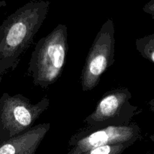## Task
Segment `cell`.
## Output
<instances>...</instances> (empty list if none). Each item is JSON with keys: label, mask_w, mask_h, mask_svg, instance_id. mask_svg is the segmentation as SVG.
I'll return each mask as SVG.
<instances>
[{"label": "cell", "mask_w": 154, "mask_h": 154, "mask_svg": "<svg viewBox=\"0 0 154 154\" xmlns=\"http://www.w3.org/2000/svg\"><path fill=\"white\" fill-rule=\"evenodd\" d=\"M50 2L32 0L9 15L0 26V81L14 70L48 16Z\"/></svg>", "instance_id": "cell-1"}, {"label": "cell", "mask_w": 154, "mask_h": 154, "mask_svg": "<svg viewBox=\"0 0 154 154\" xmlns=\"http://www.w3.org/2000/svg\"><path fill=\"white\" fill-rule=\"evenodd\" d=\"M68 48L67 26L63 23L37 42L28 67L34 85L47 89L60 78L66 66Z\"/></svg>", "instance_id": "cell-2"}, {"label": "cell", "mask_w": 154, "mask_h": 154, "mask_svg": "<svg viewBox=\"0 0 154 154\" xmlns=\"http://www.w3.org/2000/svg\"><path fill=\"white\" fill-rule=\"evenodd\" d=\"M50 105V100L45 97L32 104L23 95L11 96L4 93L0 97V141L26 132L33 126Z\"/></svg>", "instance_id": "cell-3"}, {"label": "cell", "mask_w": 154, "mask_h": 154, "mask_svg": "<svg viewBox=\"0 0 154 154\" xmlns=\"http://www.w3.org/2000/svg\"><path fill=\"white\" fill-rule=\"evenodd\" d=\"M114 24L111 19L105 21L98 32L86 58L81 73L83 91H90L99 84L102 75L114 63Z\"/></svg>", "instance_id": "cell-4"}, {"label": "cell", "mask_w": 154, "mask_h": 154, "mask_svg": "<svg viewBox=\"0 0 154 154\" xmlns=\"http://www.w3.org/2000/svg\"><path fill=\"white\" fill-rule=\"evenodd\" d=\"M131 98L130 91L125 87L107 92L84 123L93 128L128 126L138 110L129 102Z\"/></svg>", "instance_id": "cell-5"}, {"label": "cell", "mask_w": 154, "mask_h": 154, "mask_svg": "<svg viewBox=\"0 0 154 154\" xmlns=\"http://www.w3.org/2000/svg\"><path fill=\"white\" fill-rule=\"evenodd\" d=\"M140 137L141 129L135 123L122 126H87L71 137L69 141L70 148L66 154H81L90 149L108 144H133Z\"/></svg>", "instance_id": "cell-6"}, {"label": "cell", "mask_w": 154, "mask_h": 154, "mask_svg": "<svg viewBox=\"0 0 154 154\" xmlns=\"http://www.w3.org/2000/svg\"><path fill=\"white\" fill-rule=\"evenodd\" d=\"M50 128L49 123H41L19 135L0 141V154H35Z\"/></svg>", "instance_id": "cell-7"}, {"label": "cell", "mask_w": 154, "mask_h": 154, "mask_svg": "<svg viewBox=\"0 0 154 154\" xmlns=\"http://www.w3.org/2000/svg\"><path fill=\"white\" fill-rule=\"evenodd\" d=\"M135 46L144 58L154 63V33L136 39Z\"/></svg>", "instance_id": "cell-8"}, {"label": "cell", "mask_w": 154, "mask_h": 154, "mask_svg": "<svg viewBox=\"0 0 154 154\" xmlns=\"http://www.w3.org/2000/svg\"><path fill=\"white\" fill-rule=\"evenodd\" d=\"M132 145V144L130 143L108 144L90 149L81 154H121L125 150Z\"/></svg>", "instance_id": "cell-9"}, {"label": "cell", "mask_w": 154, "mask_h": 154, "mask_svg": "<svg viewBox=\"0 0 154 154\" xmlns=\"http://www.w3.org/2000/svg\"><path fill=\"white\" fill-rule=\"evenodd\" d=\"M143 11L147 14H150L154 19V0H150L143 7Z\"/></svg>", "instance_id": "cell-10"}, {"label": "cell", "mask_w": 154, "mask_h": 154, "mask_svg": "<svg viewBox=\"0 0 154 154\" xmlns=\"http://www.w3.org/2000/svg\"><path fill=\"white\" fill-rule=\"evenodd\" d=\"M5 5H6L5 1H2V0H0V8L4 7V6Z\"/></svg>", "instance_id": "cell-11"}, {"label": "cell", "mask_w": 154, "mask_h": 154, "mask_svg": "<svg viewBox=\"0 0 154 154\" xmlns=\"http://www.w3.org/2000/svg\"><path fill=\"white\" fill-rule=\"evenodd\" d=\"M150 138H151V139L153 140V141H154V135H153V136H151V137H150Z\"/></svg>", "instance_id": "cell-12"}, {"label": "cell", "mask_w": 154, "mask_h": 154, "mask_svg": "<svg viewBox=\"0 0 154 154\" xmlns=\"http://www.w3.org/2000/svg\"><path fill=\"white\" fill-rule=\"evenodd\" d=\"M151 109H153V112H154V105H153V108H151Z\"/></svg>", "instance_id": "cell-13"}, {"label": "cell", "mask_w": 154, "mask_h": 154, "mask_svg": "<svg viewBox=\"0 0 154 154\" xmlns=\"http://www.w3.org/2000/svg\"><path fill=\"white\" fill-rule=\"evenodd\" d=\"M150 154H154V152H153V153H150Z\"/></svg>", "instance_id": "cell-14"}, {"label": "cell", "mask_w": 154, "mask_h": 154, "mask_svg": "<svg viewBox=\"0 0 154 154\" xmlns=\"http://www.w3.org/2000/svg\"><path fill=\"white\" fill-rule=\"evenodd\" d=\"M0 82H1V81H0Z\"/></svg>", "instance_id": "cell-15"}]
</instances>
